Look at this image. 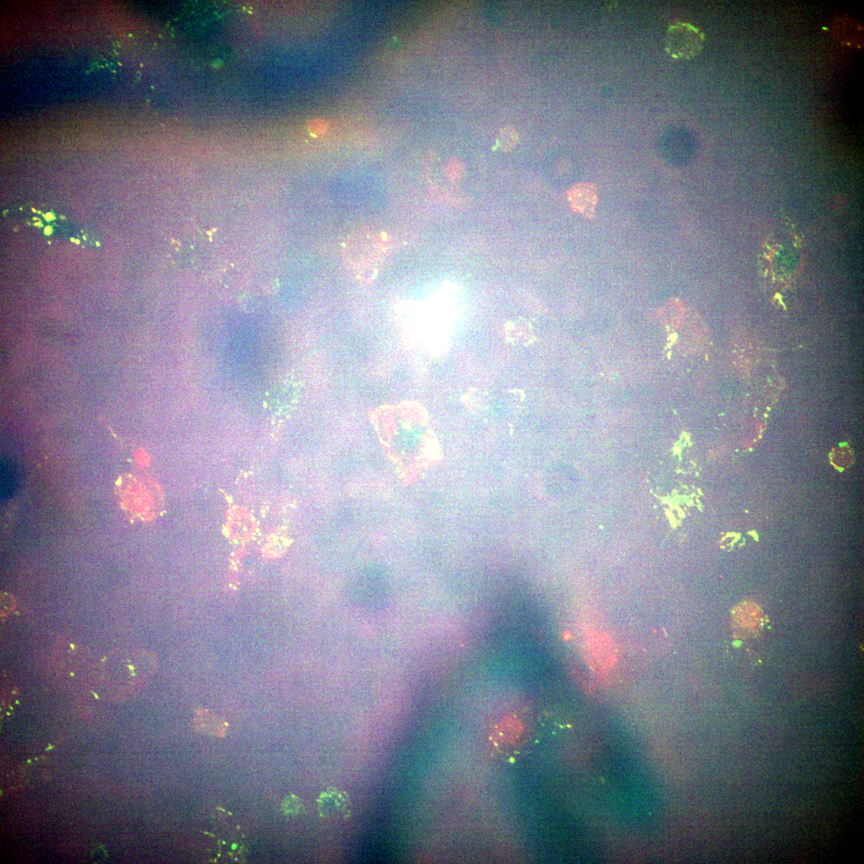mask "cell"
I'll return each mask as SVG.
<instances>
[{"instance_id": "obj_2", "label": "cell", "mask_w": 864, "mask_h": 864, "mask_svg": "<svg viewBox=\"0 0 864 864\" xmlns=\"http://www.w3.org/2000/svg\"><path fill=\"white\" fill-rule=\"evenodd\" d=\"M388 242L384 235L365 232L352 236L345 247V259L357 278L370 284L378 273Z\"/></svg>"}, {"instance_id": "obj_10", "label": "cell", "mask_w": 864, "mask_h": 864, "mask_svg": "<svg viewBox=\"0 0 864 864\" xmlns=\"http://www.w3.org/2000/svg\"><path fill=\"white\" fill-rule=\"evenodd\" d=\"M445 171L447 177L456 182V181L461 179L462 173H464V166H462L460 161L452 160L447 164Z\"/></svg>"}, {"instance_id": "obj_6", "label": "cell", "mask_w": 864, "mask_h": 864, "mask_svg": "<svg viewBox=\"0 0 864 864\" xmlns=\"http://www.w3.org/2000/svg\"><path fill=\"white\" fill-rule=\"evenodd\" d=\"M21 475L15 462L3 459L1 461V499L5 502L16 493Z\"/></svg>"}, {"instance_id": "obj_9", "label": "cell", "mask_w": 864, "mask_h": 864, "mask_svg": "<svg viewBox=\"0 0 864 864\" xmlns=\"http://www.w3.org/2000/svg\"><path fill=\"white\" fill-rule=\"evenodd\" d=\"M519 141V135L517 131L513 128L508 127L503 129L500 132L497 140V145L499 149L504 151H512L517 146Z\"/></svg>"}, {"instance_id": "obj_8", "label": "cell", "mask_w": 864, "mask_h": 864, "mask_svg": "<svg viewBox=\"0 0 864 864\" xmlns=\"http://www.w3.org/2000/svg\"><path fill=\"white\" fill-rule=\"evenodd\" d=\"M195 724H197V726H200L203 732L208 731L210 725V726H211V732H210V734H213L214 736L217 734H219V736H222V732H223L222 729L214 727V725L225 728V726H223V723L221 719H217V716L210 714L207 713V711H200V713H197V718H195Z\"/></svg>"}, {"instance_id": "obj_12", "label": "cell", "mask_w": 864, "mask_h": 864, "mask_svg": "<svg viewBox=\"0 0 864 864\" xmlns=\"http://www.w3.org/2000/svg\"><path fill=\"white\" fill-rule=\"evenodd\" d=\"M309 128L311 132L317 134V135H319V134H321L324 131V126L321 121L312 122L310 124Z\"/></svg>"}, {"instance_id": "obj_11", "label": "cell", "mask_w": 864, "mask_h": 864, "mask_svg": "<svg viewBox=\"0 0 864 864\" xmlns=\"http://www.w3.org/2000/svg\"><path fill=\"white\" fill-rule=\"evenodd\" d=\"M302 804L300 803L299 799L295 796L290 797L286 800L284 804V810L286 813H297L301 809Z\"/></svg>"}, {"instance_id": "obj_1", "label": "cell", "mask_w": 864, "mask_h": 864, "mask_svg": "<svg viewBox=\"0 0 864 864\" xmlns=\"http://www.w3.org/2000/svg\"><path fill=\"white\" fill-rule=\"evenodd\" d=\"M157 667L156 654L146 650H116L98 667L100 680L137 687L149 680Z\"/></svg>"}, {"instance_id": "obj_4", "label": "cell", "mask_w": 864, "mask_h": 864, "mask_svg": "<svg viewBox=\"0 0 864 864\" xmlns=\"http://www.w3.org/2000/svg\"><path fill=\"white\" fill-rule=\"evenodd\" d=\"M319 814L330 820H346L351 815V801L346 791L328 787L318 800Z\"/></svg>"}, {"instance_id": "obj_7", "label": "cell", "mask_w": 864, "mask_h": 864, "mask_svg": "<svg viewBox=\"0 0 864 864\" xmlns=\"http://www.w3.org/2000/svg\"><path fill=\"white\" fill-rule=\"evenodd\" d=\"M523 726L518 719L513 717L506 718L501 721L495 729V737L500 742H513L521 733Z\"/></svg>"}, {"instance_id": "obj_5", "label": "cell", "mask_w": 864, "mask_h": 864, "mask_svg": "<svg viewBox=\"0 0 864 864\" xmlns=\"http://www.w3.org/2000/svg\"><path fill=\"white\" fill-rule=\"evenodd\" d=\"M571 209L583 214L589 219H593L598 197L595 186L591 184H578L567 193Z\"/></svg>"}, {"instance_id": "obj_3", "label": "cell", "mask_w": 864, "mask_h": 864, "mask_svg": "<svg viewBox=\"0 0 864 864\" xmlns=\"http://www.w3.org/2000/svg\"><path fill=\"white\" fill-rule=\"evenodd\" d=\"M666 51L676 60H691L704 49L705 36L698 27L689 23H676L668 27Z\"/></svg>"}]
</instances>
